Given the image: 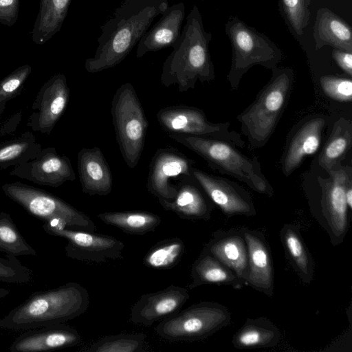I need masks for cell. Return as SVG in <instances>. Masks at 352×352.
<instances>
[{"label": "cell", "mask_w": 352, "mask_h": 352, "mask_svg": "<svg viewBox=\"0 0 352 352\" xmlns=\"http://www.w3.org/2000/svg\"><path fill=\"white\" fill-rule=\"evenodd\" d=\"M169 0H124L100 27L98 46L85 69L90 74L113 68L129 54Z\"/></svg>", "instance_id": "1"}, {"label": "cell", "mask_w": 352, "mask_h": 352, "mask_svg": "<svg viewBox=\"0 0 352 352\" xmlns=\"http://www.w3.org/2000/svg\"><path fill=\"white\" fill-rule=\"evenodd\" d=\"M212 33L204 27L201 14L194 5L186 16L180 37L164 60L160 75L161 84L177 85L179 92L195 87L196 82H210L215 72L210 53Z\"/></svg>", "instance_id": "2"}, {"label": "cell", "mask_w": 352, "mask_h": 352, "mask_svg": "<svg viewBox=\"0 0 352 352\" xmlns=\"http://www.w3.org/2000/svg\"><path fill=\"white\" fill-rule=\"evenodd\" d=\"M89 305L87 289L74 282L36 292L0 320V327L29 330L64 323L84 314Z\"/></svg>", "instance_id": "3"}, {"label": "cell", "mask_w": 352, "mask_h": 352, "mask_svg": "<svg viewBox=\"0 0 352 352\" xmlns=\"http://www.w3.org/2000/svg\"><path fill=\"white\" fill-rule=\"evenodd\" d=\"M168 137L192 151L213 169L243 182L253 190L272 197L274 190L263 174L257 158H250L223 140L169 133Z\"/></svg>", "instance_id": "4"}, {"label": "cell", "mask_w": 352, "mask_h": 352, "mask_svg": "<svg viewBox=\"0 0 352 352\" xmlns=\"http://www.w3.org/2000/svg\"><path fill=\"white\" fill-rule=\"evenodd\" d=\"M270 81L240 115L241 130L253 147H261L273 133L289 96L294 81L290 67H274Z\"/></svg>", "instance_id": "5"}, {"label": "cell", "mask_w": 352, "mask_h": 352, "mask_svg": "<svg viewBox=\"0 0 352 352\" xmlns=\"http://www.w3.org/2000/svg\"><path fill=\"white\" fill-rule=\"evenodd\" d=\"M225 32L232 47V60L227 80L238 88L243 76L253 66L272 69L283 59V52L267 35L246 24L237 16H230Z\"/></svg>", "instance_id": "6"}, {"label": "cell", "mask_w": 352, "mask_h": 352, "mask_svg": "<svg viewBox=\"0 0 352 352\" xmlns=\"http://www.w3.org/2000/svg\"><path fill=\"white\" fill-rule=\"evenodd\" d=\"M111 114L122 158L129 168H134L141 157L148 122L131 83L126 82L117 89L111 100Z\"/></svg>", "instance_id": "7"}, {"label": "cell", "mask_w": 352, "mask_h": 352, "mask_svg": "<svg viewBox=\"0 0 352 352\" xmlns=\"http://www.w3.org/2000/svg\"><path fill=\"white\" fill-rule=\"evenodd\" d=\"M231 313L217 302L193 304L161 320L155 331L162 339L175 342L205 340L230 324Z\"/></svg>", "instance_id": "8"}, {"label": "cell", "mask_w": 352, "mask_h": 352, "mask_svg": "<svg viewBox=\"0 0 352 352\" xmlns=\"http://www.w3.org/2000/svg\"><path fill=\"white\" fill-rule=\"evenodd\" d=\"M1 190L30 214L45 221L58 219L69 229L91 232L96 229L86 214L44 190L19 182L6 183Z\"/></svg>", "instance_id": "9"}, {"label": "cell", "mask_w": 352, "mask_h": 352, "mask_svg": "<svg viewBox=\"0 0 352 352\" xmlns=\"http://www.w3.org/2000/svg\"><path fill=\"white\" fill-rule=\"evenodd\" d=\"M43 228L48 234L67 240L65 250L72 259L100 263L122 258L124 244L111 236L69 229L58 219L45 221Z\"/></svg>", "instance_id": "10"}, {"label": "cell", "mask_w": 352, "mask_h": 352, "mask_svg": "<svg viewBox=\"0 0 352 352\" xmlns=\"http://www.w3.org/2000/svg\"><path fill=\"white\" fill-rule=\"evenodd\" d=\"M156 119L167 133L217 139L240 147L245 144L240 134L230 129V123L211 122L205 113L195 107L184 104L167 106L157 111Z\"/></svg>", "instance_id": "11"}, {"label": "cell", "mask_w": 352, "mask_h": 352, "mask_svg": "<svg viewBox=\"0 0 352 352\" xmlns=\"http://www.w3.org/2000/svg\"><path fill=\"white\" fill-rule=\"evenodd\" d=\"M193 164V160L175 148H158L149 164L146 185L148 192L159 203L172 201L183 183L195 180Z\"/></svg>", "instance_id": "12"}, {"label": "cell", "mask_w": 352, "mask_h": 352, "mask_svg": "<svg viewBox=\"0 0 352 352\" xmlns=\"http://www.w3.org/2000/svg\"><path fill=\"white\" fill-rule=\"evenodd\" d=\"M327 172L330 177L323 185L321 206L331 243L336 245L342 243L349 227L345 192L351 184V168L335 166Z\"/></svg>", "instance_id": "13"}, {"label": "cell", "mask_w": 352, "mask_h": 352, "mask_svg": "<svg viewBox=\"0 0 352 352\" xmlns=\"http://www.w3.org/2000/svg\"><path fill=\"white\" fill-rule=\"evenodd\" d=\"M69 93L65 76H52L42 85L34 100L28 126L34 131L50 134L66 109Z\"/></svg>", "instance_id": "14"}, {"label": "cell", "mask_w": 352, "mask_h": 352, "mask_svg": "<svg viewBox=\"0 0 352 352\" xmlns=\"http://www.w3.org/2000/svg\"><path fill=\"white\" fill-rule=\"evenodd\" d=\"M10 175L53 188L76 179L70 159L54 147L42 148L32 160L14 166Z\"/></svg>", "instance_id": "15"}, {"label": "cell", "mask_w": 352, "mask_h": 352, "mask_svg": "<svg viewBox=\"0 0 352 352\" xmlns=\"http://www.w3.org/2000/svg\"><path fill=\"white\" fill-rule=\"evenodd\" d=\"M192 175L213 204L228 217L256 214L252 199L248 191L236 183L193 168Z\"/></svg>", "instance_id": "16"}, {"label": "cell", "mask_w": 352, "mask_h": 352, "mask_svg": "<svg viewBox=\"0 0 352 352\" xmlns=\"http://www.w3.org/2000/svg\"><path fill=\"white\" fill-rule=\"evenodd\" d=\"M189 298L187 288L173 285L143 294L132 306L130 320L135 324L151 326L178 312Z\"/></svg>", "instance_id": "17"}, {"label": "cell", "mask_w": 352, "mask_h": 352, "mask_svg": "<svg viewBox=\"0 0 352 352\" xmlns=\"http://www.w3.org/2000/svg\"><path fill=\"white\" fill-rule=\"evenodd\" d=\"M202 251L211 254L228 267L242 284L246 285L248 253L242 228L213 232Z\"/></svg>", "instance_id": "18"}, {"label": "cell", "mask_w": 352, "mask_h": 352, "mask_svg": "<svg viewBox=\"0 0 352 352\" xmlns=\"http://www.w3.org/2000/svg\"><path fill=\"white\" fill-rule=\"evenodd\" d=\"M248 253V285L272 297L274 294V268L270 247L265 235L260 231L242 228Z\"/></svg>", "instance_id": "19"}, {"label": "cell", "mask_w": 352, "mask_h": 352, "mask_svg": "<svg viewBox=\"0 0 352 352\" xmlns=\"http://www.w3.org/2000/svg\"><path fill=\"white\" fill-rule=\"evenodd\" d=\"M81 341L78 331L64 323L26 330L9 346L11 352H42L75 346Z\"/></svg>", "instance_id": "20"}, {"label": "cell", "mask_w": 352, "mask_h": 352, "mask_svg": "<svg viewBox=\"0 0 352 352\" xmlns=\"http://www.w3.org/2000/svg\"><path fill=\"white\" fill-rule=\"evenodd\" d=\"M160 19L145 32L138 43L136 57L148 52L173 47L180 37L182 25L186 16L184 2L175 3L160 15Z\"/></svg>", "instance_id": "21"}, {"label": "cell", "mask_w": 352, "mask_h": 352, "mask_svg": "<svg viewBox=\"0 0 352 352\" xmlns=\"http://www.w3.org/2000/svg\"><path fill=\"white\" fill-rule=\"evenodd\" d=\"M77 168L84 193L106 196L111 192L112 174L99 147L81 148L77 154Z\"/></svg>", "instance_id": "22"}, {"label": "cell", "mask_w": 352, "mask_h": 352, "mask_svg": "<svg viewBox=\"0 0 352 352\" xmlns=\"http://www.w3.org/2000/svg\"><path fill=\"white\" fill-rule=\"evenodd\" d=\"M325 125V118L318 116L307 121L296 133L287 147L282 161L285 175H290L306 156L318 151Z\"/></svg>", "instance_id": "23"}, {"label": "cell", "mask_w": 352, "mask_h": 352, "mask_svg": "<svg viewBox=\"0 0 352 352\" xmlns=\"http://www.w3.org/2000/svg\"><path fill=\"white\" fill-rule=\"evenodd\" d=\"M316 50L329 45L352 52L351 25L340 16L327 8L318 10L313 28Z\"/></svg>", "instance_id": "24"}, {"label": "cell", "mask_w": 352, "mask_h": 352, "mask_svg": "<svg viewBox=\"0 0 352 352\" xmlns=\"http://www.w3.org/2000/svg\"><path fill=\"white\" fill-rule=\"evenodd\" d=\"M193 181L186 182L179 188L175 199L170 202H160L162 207L175 212L184 219L191 221L210 219L214 206Z\"/></svg>", "instance_id": "25"}, {"label": "cell", "mask_w": 352, "mask_h": 352, "mask_svg": "<svg viewBox=\"0 0 352 352\" xmlns=\"http://www.w3.org/2000/svg\"><path fill=\"white\" fill-rule=\"evenodd\" d=\"M280 338V330L267 318H248L233 335L231 342L241 350L272 348L279 343Z\"/></svg>", "instance_id": "26"}, {"label": "cell", "mask_w": 352, "mask_h": 352, "mask_svg": "<svg viewBox=\"0 0 352 352\" xmlns=\"http://www.w3.org/2000/svg\"><path fill=\"white\" fill-rule=\"evenodd\" d=\"M189 289L208 284L229 285L235 289L244 287L236 275L211 254L201 251L193 263Z\"/></svg>", "instance_id": "27"}, {"label": "cell", "mask_w": 352, "mask_h": 352, "mask_svg": "<svg viewBox=\"0 0 352 352\" xmlns=\"http://www.w3.org/2000/svg\"><path fill=\"white\" fill-rule=\"evenodd\" d=\"M280 240L294 270L305 284H310L314 273V263L300 231V227L285 224L280 231Z\"/></svg>", "instance_id": "28"}, {"label": "cell", "mask_w": 352, "mask_h": 352, "mask_svg": "<svg viewBox=\"0 0 352 352\" xmlns=\"http://www.w3.org/2000/svg\"><path fill=\"white\" fill-rule=\"evenodd\" d=\"M70 3L71 0H41L32 32L36 44H44L60 30Z\"/></svg>", "instance_id": "29"}, {"label": "cell", "mask_w": 352, "mask_h": 352, "mask_svg": "<svg viewBox=\"0 0 352 352\" xmlns=\"http://www.w3.org/2000/svg\"><path fill=\"white\" fill-rule=\"evenodd\" d=\"M97 217L126 233L140 235L153 231L162 221L158 215L146 211L105 212Z\"/></svg>", "instance_id": "30"}, {"label": "cell", "mask_w": 352, "mask_h": 352, "mask_svg": "<svg viewBox=\"0 0 352 352\" xmlns=\"http://www.w3.org/2000/svg\"><path fill=\"white\" fill-rule=\"evenodd\" d=\"M42 146L34 134L26 131L0 144V169H6L34 159Z\"/></svg>", "instance_id": "31"}, {"label": "cell", "mask_w": 352, "mask_h": 352, "mask_svg": "<svg viewBox=\"0 0 352 352\" xmlns=\"http://www.w3.org/2000/svg\"><path fill=\"white\" fill-rule=\"evenodd\" d=\"M351 142L352 124L340 118L334 124L331 136L320 155V166L327 171L336 166L350 149Z\"/></svg>", "instance_id": "32"}, {"label": "cell", "mask_w": 352, "mask_h": 352, "mask_svg": "<svg viewBox=\"0 0 352 352\" xmlns=\"http://www.w3.org/2000/svg\"><path fill=\"white\" fill-rule=\"evenodd\" d=\"M184 241L177 237L159 241L143 258L144 265L155 269H169L176 265L185 253Z\"/></svg>", "instance_id": "33"}, {"label": "cell", "mask_w": 352, "mask_h": 352, "mask_svg": "<svg viewBox=\"0 0 352 352\" xmlns=\"http://www.w3.org/2000/svg\"><path fill=\"white\" fill-rule=\"evenodd\" d=\"M0 252L6 254L36 256L37 252L20 233L10 214L0 212Z\"/></svg>", "instance_id": "34"}, {"label": "cell", "mask_w": 352, "mask_h": 352, "mask_svg": "<svg viewBox=\"0 0 352 352\" xmlns=\"http://www.w3.org/2000/svg\"><path fill=\"white\" fill-rule=\"evenodd\" d=\"M280 11L290 32L300 38L309 23L311 0H278Z\"/></svg>", "instance_id": "35"}, {"label": "cell", "mask_w": 352, "mask_h": 352, "mask_svg": "<svg viewBox=\"0 0 352 352\" xmlns=\"http://www.w3.org/2000/svg\"><path fill=\"white\" fill-rule=\"evenodd\" d=\"M144 333H122L107 336L85 349L88 352H137L142 351Z\"/></svg>", "instance_id": "36"}, {"label": "cell", "mask_w": 352, "mask_h": 352, "mask_svg": "<svg viewBox=\"0 0 352 352\" xmlns=\"http://www.w3.org/2000/svg\"><path fill=\"white\" fill-rule=\"evenodd\" d=\"M33 272L23 265L16 256L6 254L0 257V281L13 284H26L32 281Z\"/></svg>", "instance_id": "37"}, {"label": "cell", "mask_w": 352, "mask_h": 352, "mask_svg": "<svg viewBox=\"0 0 352 352\" xmlns=\"http://www.w3.org/2000/svg\"><path fill=\"white\" fill-rule=\"evenodd\" d=\"M31 72V66L24 65L3 78L0 81V102L7 103L20 95Z\"/></svg>", "instance_id": "38"}, {"label": "cell", "mask_w": 352, "mask_h": 352, "mask_svg": "<svg viewBox=\"0 0 352 352\" xmlns=\"http://www.w3.org/2000/svg\"><path fill=\"white\" fill-rule=\"evenodd\" d=\"M321 87L326 95L340 102H351L352 81L349 78L324 76L320 79Z\"/></svg>", "instance_id": "39"}, {"label": "cell", "mask_w": 352, "mask_h": 352, "mask_svg": "<svg viewBox=\"0 0 352 352\" xmlns=\"http://www.w3.org/2000/svg\"><path fill=\"white\" fill-rule=\"evenodd\" d=\"M19 0H0V23L8 26L17 20Z\"/></svg>", "instance_id": "40"}, {"label": "cell", "mask_w": 352, "mask_h": 352, "mask_svg": "<svg viewBox=\"0 0 352 352\" xmlns=\"http://www.w3.org/2000/svg\"><path fill=\"white\" fill-rule=\"evenodd\" d=\"M332 58L338 65L349 76L352 75V52L333 49Z\"/></svg>", "instance_id": "41"}, {"label": "cell", "mask_w": 352, "mask_h": 352, "mask_svg": "<svg viewBox=\"0 0 352 352\" xmlns=\"http://www.w3.org/2000/svg\"><path fill=\"white\" fill-rule=\"evenodd\" d=\"M1 119V118H0ZM22 120V111H19L0 121V138L14 132Z\"/></svg>", "instance_id": "42"}, {"label": "cell", "mask_w": 352, "mask_h": 352, "mask_svg": "<svg viewBox=\"0 0 352 352\" xmlns=\"http://www.w3.org/2000/svg\"><path fill=\"white\" fill-rule=\"evenodd\" d=\"M345 199H346V203L348 206L349 210H352V186L351 184H350L345 192Z\"/></svg>", "instance_id": "43"}, {"label": "cell", "mask_w": 352, "mask_h": 352, "mask_svg": "<svg viewBox=\"0 0 352 352\" xmlns=\"http://www.w3.org/2000/svg\"><path fill=\"white\" fill-rule=\"evenodd\" d=\"M10 293V290L6 288L0 287V300L6 297Z\"/></svg>", "instance_id": "44"}, {"label": "cell", "mask_w": 352, "mask_h": 352, "mask_svg": "<svg viewBox=\"0 0 352 352\" xmlns=\"http://www.w3.org/2000/svg\"><path fill=\"white\" fill-rule=\"evenodd\" d=\"M6 102H0V118L6 109Z\"/></svg>", "instance_id": "45"}]
</instances>
